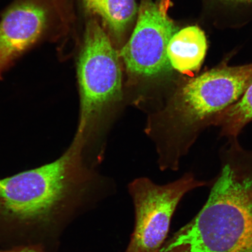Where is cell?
<instances>
[{
	"label": "cell",
	"instance_id": "obj_1",
	"mask_svg": "<svg viewBox=\"0 0 252 252\" xmlns=\"http://www.w3.org/2000/svg\"><path fill=\"white\" fill-rule=\"evenodd\" d=\"M75 137L54 162L0 179V245L52 251L63 229L90 202L94 177Z\"/></svg>",
	"mask_w": 252,
	"mask_h": 252
},
{
	"label": "cell",
	"instance_id": "obj_2",
	"mask_svg": "<svg viewBox=\"0 0 252 252\" xmlns=\"http://www.w3.org/2000/svg\"><path fill=\"white\" fill-rule=\"evenodd\" d=\"M236 156L224 163L203 209L159 252H252V175Z\"/></svg>",
	"mask_w": 252,
	"mask_h": 252
},
{
	"label": "cell",
	"instance_id": "obj_3",
	"mask_svg": "<svg viewBox=\"0 0 252 252\" xmlns=\"http://www.w3.org/2000/svg\"><path fill=\"white\" fill-rule=\"evenodd\" d=\"M252 83V63H225L188 79L176 87L158 124L162 125L172 168L220 113L238 100Z\"/></svg>",
	"mask_w": 252,
	"mask_h": 252
},
{
	"label": "cell",
	"instance_id": "obj_4",
	"mask_svg": "<svg viewBox=\"0 0 252 252\" xmlns=\"http://www.w3.org/2000/svg\"><path fill=\"white\" fill-rule=\"evenodd\" d=\"M119 53L96 21L88 24L77 62L80 120L77 134L87 141L91 133L121 101L122 71Z\"/></svg>",
	"mask_w": 252,
	"mask_h": 252
},
{
	"label": "cell",
	"instance_id": "obj_5",
	"mask_svg": "<svg viewBox=\"0 0 252 252\" xmlns=\"http://www.w3.org/2000/svg\"><path fill=\"white\" fill-rule=\"evenodd\" d=\"M67 17L66 0H14L0 20V79L37 44L61 39Z\"/></svg>",
	"mask_w": 252,
	"mask_h": 252
},
{
	"label": "cell",
	"instance_id": "obj_6",
	"mask_svg": "<svg viewBox=\"0 0 252 252\" xmlns=\"http://www.w3.org/2000/svg\"><path fill=\"white\" fill-rule=\"evenodd\" d=\"M206 184L191 173L165 185H157L146 178L131 182L128 189L134 203L135 225L125 252H159L183 197Z\"/></svg>",
	"mask_w": 252,
	"mask_h": 252
},
{
	"label": "cell",
	"instance_id": "obj_7",
	"mask_svg": "<svg viewBox=\"0 0 252 252\" xmlns=\"http://www.w3.org/2000/svg\"><path fill=\"white\" fill-rule=\"evenodd\" d=\"M136 26L119 56L130 78L153 80L173 70L167 49L178 29L167 15L165 5L141 0Z\"/></svg>",
	"mask_w": 252,
	"mask_h": 252
},
{
	"label": "cell",
	"instance_id": "obj_8",
	"mask_svg": "<svg viewBox=\"0 0 252 252\" xmlns=\"http://www.w3.org/2000/svg\"><path fill=\"white\" fill-rule=\"evenodd\" d=\"M207 48L204 32L197 26H190L174 34L169 41L167 55L173 70L189 74L200 70Z\"/></svg>",
	"mask_w": 252,
	"mask_h": 252
},
{
	"label": "cell",
	"instance_id": "obj_9",
	"mask_svg": "<svg viewBox=\"0 0 252 252\" xmlns=\"http://www.w3.org/2000/svg\"><path fill=\"white\" fill-rule=\"evenodd\" d=\"M252 122V83L238 100L220 114L213 126L220 136L234 142L246 126Z\"/></svg>",
	"mask_w": 252,
	"mask_h": 252
},
{
	"label": "cell",
	"instance_id": "obj_10",
	"mask_svg": "<svg viewBox=\"0 0 252 252\" xmlns=\"http://www.w3.org/2000/svg\"><path fill=\"white\" fill-rule=\"evenodd\" d=\"M135 0H102L94 13L100 16L115 34L124 32L137 14Z\"/></svg>",
	"mask_w": 252,
	"mask_h": 252
},
{
	"label": "cell",
	"instance_id": "obj_11",
	"mask_svg": "<svg viewBox=\"0 0 252 252\" xmlns=\"http://www.w3.org/2000/svg\"><path fill=\"white\" fill-rule=\"evenodd\" d=\"M0 252H50L44 249L37 247H21L5 249L0 250Z\"/></svg>",
	"mask_w": 252,
	"mask_h": 252
},
{
	"label": "cell",
	"instance_id": "obj_12",
	"mask_svg": "<svg viewBox=\"0 0 252 252\" xmlns=\"http://www.w3.org/2000/svg\"><path fill=\"white\" fill-rule=\"evenodd\" d=\"M102 0H83L85 5L90 10L95 12L97 7Z\"/></svg>",
	"mask_w": 252,
	"mask_h": 252
},
{
	"label": "cell",
	"instance_id": "obj_13",
	"mask_svg": "<svg viewBox=\"0 0 252 252\" xmlns=\"http://www.w3.org/2000/svg\"><path fill=\"white\" fill-rule=\"evenodd\" d=\"M222 1L232 3V4H247V3L252 2V0H222Z\"/></svg>",
	"mask_w": 252,
	"mask_h": 252
}]
</instances>
